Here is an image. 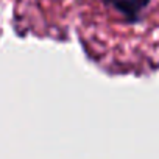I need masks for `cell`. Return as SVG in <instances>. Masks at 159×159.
Here are the masks:
<instances>
[{
    "mask_svg": "<svg viewBox=\"0 0 159 159\" xmlns=\"http://www.w3.org/2000/svg\"><path fill=\"white\" fill-rule=\"evenodd\" d=\"M108 2L122 14H125L128 20H137L150 0H108Z\"/></svg>",
    "mask_w": 159,
    "mask_h": 159,
    "instance_id": "6da1fadb",
    "label": "cell"
}]
</instances>
